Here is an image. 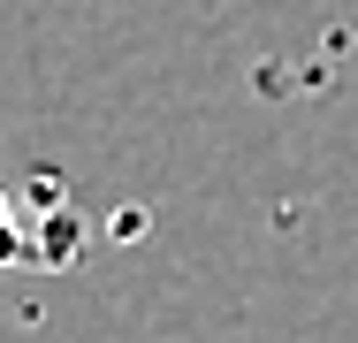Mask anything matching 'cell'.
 Listing matches in <instances>:
<instances>
[{"label": "cell", "instance_id": "cell-1", "mask_svg": "<svg viewBox=\"0 0 358 343\" xmlns=\"http://www.w3.org/2000/svg\"><path fill=\"white\" fill-rule=\"evenodd\" d=\"M8 260H23V237H15V214H8V199H0V267Z\"/></svg>", "mask_w": 358, "mask_h": 343}]
</instances>
